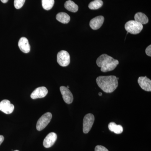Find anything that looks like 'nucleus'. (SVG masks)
Returning <instances> with one entry per match:
<instances>
[{
    "instance_id": "obj_1",
    "label": "nucleus",
    "mask_w": 151,
    "mask_h": 151,
    "mask_svg": "<svg viewBox=\"0 0 151 151\" xmlns=\"http://www.w3.org/2000/svg\"><path fill=\"white\" fill-rule=\"evenodd\" d=\"M97 85L103 92L112 93L118 87L119 83L115 76H100L96 78Z\"/></svg>"
},
{
    "instance_id": "obj_2",
    "label": "nucleus",
    "mask_w": 151,
    "mask_h": 151,
    "mask_svg": "<svg viewBox=\"0 0 151 151\" xmlns=\"http://www.w3.org/2000/svg\"><path fill=\"white\" fill-rule=\"evenodd\" d=\"M96 63L98 67L101 68L102 72H107L115 69L119 61L108 55L103 54L97 58Z\"/></svg>"
},
{
    "instance_id": "obj_3",
    "label": "nucleus",
    "mask_w": 151,
    "mask_h": 151,
    "mask_svg": "<svg viewBox=\"0 0 151 151\" xmlns=\"http://www.w3.org/2000/svg\"><path fill=\"white\" fill-rule=\"evenodd\" d=\"M125 28L127 32L133 35H137L142 31L143 25L135 20L127 22L125 25Z\"/></svg>"
},
{
    "instance_id": "obj_4",
    "label": "nucleus",
    "mask_w": 151,
    "mask_h": 151,
    "mask_svg": "<svg viewBox=\"0 0 151 151\" xmlns=\"http://www.w3.org/2000/svg\"><path fill=\"white\" fill-rule=\"evenodd\" d=\"M52 118V115L50 113L47 112L43 114L38 120L37 123V129L41 131L44 129L49 124Z\"/></svg>"
},
{
    "instance_id": "obj_5",
    "label": "nucleus",
    "mask_w": 151,
    "mask_h": 151,
    "mask_svg": "<svg viewBox=\"0 0 151 151\" xmlns=\"http://www.w3.org/2000/svg\"><path fill=\"white\" fill-rule=\"evenodd\" d=\"M57 62L60 66L66 67L70 62V56L69 53L65 50H61L57 54Z\"/></svg>"
},
{
    "instance_id": "obj_6",
    "label": "nucleus",
    "mask_w": 151,
    "mask_h": 151,
    "mask_svg": "<svg viewBox=\"0 0 151 151\" xmlns=\"http://www.w3.org/2000/svg\"><path fill=\"white\" fill-rule=\"evenodd\" d=\"M94 117L93 114L88 113L85 115L83 119V131L84 134L89 133L93 126Z\"/></svg>"
},
{
    "instance_id": "obj_7",
    "label": "nucleus",
    "mask_w": 151,
    "mask_h": 151,
    "mask_svg": "<svg viewBox=\"0 0 151 151\" xmlns=\"http://www.w3.org/2000/svg\"><path fill=\"white\" fill-rule=\"evenodd\" d=\"M60 89L64 102L68 104H71L73 102V97L69 89L65 86H61Z\"/></svg>"
},
{
    "instance_id": "obj_8",
    "label": "nucleus",
    "mask_w": 151,
    "mask_h": 151,
    "mask_svg": "<svg viewBox=\"0 0 151 151\" xmlns=\"http://www.w3.org/2000/svg\"><path fill=\"white\" fill-rule=\"evenodd\" d=\"M14 106L11 104L10 101L7 100H4L0 103V111L6 114H10L13 112Z\"/></svg>"
},
{
    "instance_id": "obj_9",
    "label": "nucleus",
    "mask_w": 151,
    "mask_h": 151,
    "mask_svg": "<svg viewBox=\"0 0 151 151\" xmlns=\"http://www.w3.org/2000/svg\"><path fill=\"white\" fill-rule=\"evenodd\" d=\"M48 93V90L45 86H41L36 88L31 94V97L32 99L42 98L45 97Z\"/></svg>"
},
{
    "instance_id": "obj_10",
    "label": "nucleus",
    "mask_w": 151,
    "mask_h": 151,
    "mask_svg": "<svg viewBox=\"0 0 151 151\" xmlns=\"http://www.w3.org/2000/svg\"><path fill=\"white\" fill-rule=\"evenodd\" d=\"M138 84L141 88L147 92L151 91V81L147 76H141L138 80Z\"/></svg>"
},
{
    "instance_id": "obj_11",
    "label": "nucleus",
    "mask_w": 151,
    "mask_h": 151,
    "mask_svg": "<svg viewBox=\"0 0 151 151\" xmlns=\"http://www.w3.org/2000/svg\"><path fill=\"white\" fill-rule=\"evenodd\" d=\"M57 139V135L54 132L49 133L43 141V146L46 148L50 147L53 146Z\"/></svg>"
},
{
    "instance_id": "obj_12",
    "label": "nucleus",
    "mask_w": 151,
    "mask_h": 151,
    "mask_svg": "<svg viewBox=\"0 0 151 151\" xmlns=\"http://www.w3.org/2000/svg\"><path fill=\"white\" fill-rule=\"evenodd\" d=\"M104 19V17L102 16L95 17L91 20L89 22V26L92 29H98L103 25Z\"/></svg>"
},
{
    "instance_id": "obj_13",
    "label": "nucleus",
    "mask_w": 151,
    "mask_h": 151,
    "mask_svg": "<svg viewBox=\"0 0 151 151\" xmlns=\"http://www.w3.org/2000/svg\"><path fill=\"white\" fill-rule=\"evenodd\" d=\"M18 45L20 50L24 53H27L30 51V46L27 38H21L19 41Z\"/></svg>"
},
{
    "instance_id": "obj_14",
    "label": "nucleus",
    "mask_w": 151,
    "mask_h": 151,
    "mask_svg": "<svg viewBox=\"0 0 151 151\" xmlns=\"http://www.w3.org/2000/svg\"><path fill=\"white\" fill-rule=\"evenodd\" d=\"M135 21L142 24H145L149 22L148 18L145 14L142 12H138L134 16Z\"/></svg>"
},
{
    "instance_id": "obj_15",
    "label": "nucleus",
    "mask_w": 151,
    "mask_h": 151,
    "mask_svg": "<svg viewBox=\"0 0 151 151\" xmlns=\"http://www.w3.org/2000/svg\"><path fill=\"white\" fill-rule=\"evenodd\" d=\"M108 128L111 132H113L115 134H122L123 132V128L121 125H117L114 122H111L108 125Z\"/></svg>"
},
{
    "instance_id": "obj_16",
    "label": "nucleus",
    "mask_w": 151,
    "mask_h": 151,
    "mask_svg": "<svg viewBox=\"0 0 151 151\" xmlns=\"http://www.w3.org/2000/svg\"><path fill=\"white\" fill-rule=\"evenodd\" d=\"M64 7L68 10L72 12H76L78 10V5L71 0L66 1L64 4Z\"/></svg>"
},
{
    "instance_id": "obj_17",
    "label": "nucleus",
    "mask_w": 151,
    "mask_h": 151,
    "mask_svg": "<svg viewBox=\"0 0 151 151\" xmlns=\"http://www.w3.org/2000/svg\"><path fill=\"white\" fill-rule=\"evenodd\" d=\"M56 19L63 24H67L70 22V17L64 12L59 13L57 14Z\"/></svg>"
},
{
    "instance_id": "obj_18",
    "label": "nucleus",
    "mask_w": 151,
    "mask_h": 151,
    "mask_svg": "<svg viewBox=\"0 0 151 151\" xmlns=\"http://www.w3.org/2000/svg\"><path fill=\"white\" fill-rule=\"evenodd\" d=\"M103 1L102 0H94L89 4V9L91 10H97L100 9L103 5Z\"/></svg>"
},
{
    "instance_id": "obj_19",
    "label": "nucleus",
    "mask_w": 151,
    "mask_h": 151,
    "mask_svg": "<svg viewBox=\"0 0 151 151\" xmlns=\"http://www.w3.org/2000/svg\"><path fill=\"white\" fill-rule=\"evenodd\" d=\"M54 0H42V7L46 10H50L54 4Z\"/></svg>"
},
{
    "instance_id": "obj_20",
    "label": "nucleus",
    "mask_w": 151,
    "mask_h": 151,
    "mask_svg": "<svg viewBox=\"0 0 151 151\" xmlns=\"http://www.w3.org/2000/svg\"><path fill=\"white\" fill-rule=\"evenodd\" d=\"M25 0H14V6L17 9H20L24 4Z\"/></svg>"
},
{
    "instance_id": "obj_21",
    "label": "nucleus",
    "mask_w": 151,
    "mask_h": 151,
    "mask_svg": "<svg viewBox=\"0 0 151 151\" xmlns=\"http://www.w3.org/2000/svg\"><path fill=\"white\" fill-rule=\"evenodd\" d=\"M95 151H109L108 149L101 145H97L95 147Z\"/></svg>"
},
{
    "instance_id": "obj_22",
    "label": "nucleus",
    "mask_w": 151,
    "mask_h": 151,
    "mask_svg": "<svg viewBox=\"0 0 151 151\" xmlns=\"http://www.w3.org/2000/svg\"><path fill=\"white\" fill-rule=\"evenodd\" d=\"M145 52L146 54L149 56H151V45H150L146 49Z\"/></svg>"
},
{
    "instance_id": "obj_23",
    "label": "nucleus",
    "mask_w": 151,
    "mask_h": 151,
    "mask_svg": "<svg viewBox=\"0 0 151 151\" xmlns=\"http://www.w3.org/2000/svg\"><path fill=\"white\" fill-rule=\"evenodd\" d=\"M4 136L2 135H0V145L4 142Z\"/></svg>"
},
{
    "instance_id": "obj_24",
    "label": "nucleus",
    "mask_w": 151,
    "mask_h": 151,
    "mask_svg": "<svg viewBox=\"0 0 151 151\" xmlns=\"http://www.w3.org/2000/svg\"><path fill=\"white\" fill-rule=\"evenodd\" d=\"M1 1L3 3H6L9 0H1Z\"/></svg>"
},
{
    "instance_id": "obj_25",
    "label": "nucleus",
    "mask_w": 151,
    "mask_h": 151,
    "mask_svg": "<svg viewBox=\"0 0 151 151\" xmlns=\"http://www.w3.org/2000/svg\"><path fill=\"white\" fill-rule=\"evenodd\" d=\"M99 96H102V93H101V92H99Z\"/></svg>"
},
{
    "instance_id": "obj_26",
    "label": "nucleus",
    "mask_w": 151,
    "mask_h": 151,
    "mask_svg": "<svg viewBox=\"0 0 151 151\" xmlns=\"http://www.w3.org/2000/svg\"><path fill=\"white\" fill-rule=\"evenodd\" d=\"M67 87V88H68V89H69V86H67V87Z\"/></svg>"
},
{
    "instance_id": "obj_27",
    "label": "nucleus",
    "mask_w": 151,
    "mask_h": 151,
    "mask_svg": "<svg viewBox=\"0 0 151 151\" xmlns=\"http://www.w3.org/2000/svg\"><path fill=\"white\" fill-rule=\"evenodd\" d=\"M19 151L17 150H15V151Z\"/></svg>"
}]
</instances>
